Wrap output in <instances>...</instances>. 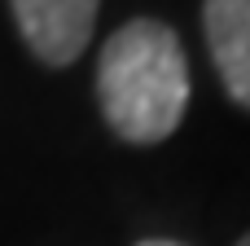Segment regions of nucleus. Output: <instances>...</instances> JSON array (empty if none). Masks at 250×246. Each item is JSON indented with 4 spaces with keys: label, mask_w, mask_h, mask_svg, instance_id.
I'll use <instances>...</instances> for the list:
<instances>
[{
    "label": "nucleus",
    "mask_w": 250,
    "mask_h": 246,
    "mask_svg": "<svg viewBox=\"0 0 250 246\" xmlns=\"http://www.w3.org/2000/svg\"><path fill=\"white\" fill-rule=\"evenodd\" d=\"M26 48L44 66H70L97 26L101 0H9Z\"/></svg>",
    "instance_id": "2"
},
{
    "label": "nucleus",
    "mask_w": 250,
    "mask_h": 246,
    "mask_svg": "<svg viewBox=\"0 0 250 246\" xmlns=\"http://www.w3.org/2000/svg\"><path fill=\"white\" fill-rule=\"evenodd\" d=\"M202 26L224 92L250 110V0H202Z\"/></svg>",
    "instance_id": "3"
},
{
    "label": "nucleus",
    "mask_w": 250,
    "mask_h": 246,
    "mask_svg": "<svg viewBox=\"0 0 250 246\" xmlns=\"http://www.w3.org/2000/svg\"><path fill=\"white\" fill-rule=\"evenodd\" d=\"M136 246H180V242H167V238H149V242H136Z\"/></svg>",
    "instance_id": "4"
},
{
    "label": "nucleus",
    "mask_w": 250,
    "mask_h": 246,
    "mask_svg": "<svg viewBox=\"0 0 250 246\" xmlns=\"http://www.w3.org/2000/svg\"><path fill=\"white\" fill-rule=\"evenodd\" d=\"M237 246H250V233H246V238H242V242H237Z\"/></svg>",
    "instance_id": "5"
},
{
    "label": "nucleus",
    "mask_w": 250,
    "mask_h": 246,
    "mask_svg": "<svg viewBox=\"0 0 250 246\" xmlns=\"http://www.w3.org/2000/svg\"><path fill=\"white\" fill-rule=\"evenodd\" d=\"M97 101L110 132L127 145L167 141L189 110V57L158 18L123 22L97 57Z\"/></svg>",
    "instance_id": "1"
}]
</instances>
